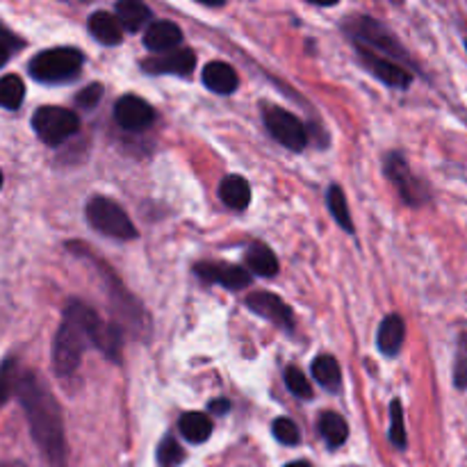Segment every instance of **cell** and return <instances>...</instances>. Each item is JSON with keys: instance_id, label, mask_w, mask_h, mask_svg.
<instances>
[{"instance_id": "6da1fadb", "label": "cell", "mask_w": 467, "mask_h": 467, "mask_svg": "<svg viewBox=\"0 0 467 467\" xmlns=\"http://www.w3.org/2000/svg\"><path fill=\"white\" fill-rule=\"evenodd\" d=\"M16 397L26 410L32 441L50 467H67V436H64L62 409L53 392L35 372H26L18 381Z\"/></svg>"}, {"instance_id": "7a4b0ae2", "label": "cell", "mask_w": 467, "mask_h": 467, "mask_svg": "<svg viewBox=\"0 0 467 467\" xmlns=\"http://www.w3.org/2000/svg\"><path fill=\"white\" fill-rule=\"evenodd\" d=\"M99 315L82 301L71 299L64 308L62 327L53 342V369L57 377H71L82 363L87 347L91 345V324Z\"/></svg>"}, {"instance_id": "3957f363", "label": "cell", "mask_w": 467, "mask_h": 467, "mask_svg": "<svg viewBox=\"0 0 467 467\" xmlns=\"http://www.w3.org/2000/svg\"><path fill=\"white\" fill-rule=\"evenodd\" d=\"M85 64V55L78 48H50L41 50L30 62V76L46 85H57L78 78Z\"/></svg>"}, {"instance_id": "277c9868", "label": "cell", "mask_w": 467, "mask_h": 467, "mask_svg": "<svg viewBox=\"0 0 467 467\" xmlns=\"http://www.w3.org/2000/svg\"><path fill=\"white\" fill-rule=\"evenodd\" d=\"M87 219L96 231L114 237V240H135L137 237V228L132 226L126 210L117 201L105 199V196H94L87 203Z\"/></svg>"}, {"instance_id": "5b68a950", "label": "cell", "mask_w": 467, "mask_h": 467, "mask_svg": "<svg viewBox=\"0 0 467 467\" xmlns=\"http://www.w3.org/2000/svg\"><path fill=\"white\" fill-rule=\"evenodd\" d=\"M32 128L36 137L48 146H59L80 130V117L73 109L57 108V105H44L32 117Z\"/></svg>"}, {"instance_id": "8992f818", "label": "cell", "mask_w": 467, "mask_h": 467, "mask_svg": "<svg viewBox=\"0 0 467 467\" xmlns=\"http://www.w3.org/2000/svg\"><path fill=\"white\" fill-rule=\"evenodd\" d=\"M265 126H267L269 135L276 141H281L285 149L290 150H304L308 144V132L306 126L295 117L292 112L283 108H267L263 112Z\"/></svg>"}, {"instance_id": "52a82bcc", "label": "cell", "mask_w": 467, "mask_h": 467, "mask_svg": "<svg viewBox=\"0 0 467 467\" xmlns=\"http://www.w3.org/2000/svg\"><path fill=\"white\" fill-rule=\"evenodd\" d=\"M386 176L390 178L392 185L397 187L400 196L409 205H420V203H424V201L429 199L427 187H424L422 182H420L418 178L413 176L409 162H406V158L401 153L388 155V158H386Z\"/></svg>"}, {"instance_id": "ba28073f", "label": "cell", "mask_w": 467, "mask_h": 467, "mask_svg": "<svg viewBox=\"0 0 467 467\" xmlns=\"http://www.w3.org/2000/svg\"><path fill=\"white\" fill-rule=\"evenodd\" d=\"M356 53H358L363 67L372 73L374 78H379L381 82H386L388 87H395V89H406L413 82V73L404 67V64L395 62V59L381 57L377 53H369V50L356 46Z\"/></svg>"}, {"instance_id": "9c48e42d", "label": "cell", "mask_w": 467, "mask_h": 467, "mask_svg": "<svg viewBox=\"0 0 467 467\" xmlns=\"http://www.w3.org/2000/svg\"><path fill=\"white\" fill-rule=\"evenodd\" d=\"M114 119H117V123L123 130L141 132L150 128V123L155 121V112L144 99L128 94L121 96L117 105H114Z\"/></svg>"}, {"instance_id": "30bf717a", "label": "cell", "mask_w": 467, "mask_h": 467, "mask_svg": "<svg viewBox=\"0 0 467 467\" xmlns=\"http://www.w3.org/2000/svg\"><path fill=\"white\" fill-rule=\"evenodd\" d=\"M246 306L254 310L260 317L269 319L272 324L281 327L283 331H292L295 328V315L292 308L281 299V296L272 295V292H254L246 296Z\"/></svg>"}, {"instance_id": "8fae6325", "label": "cell", "mask_w": 467, "mask_h": 467, "mask_svg": "<svg viewBox=\"0 0 467 467\" xmlns=\"http://www.w3.org/2000/svg\"><path fill=\"white\" fill-rule=\"evenodd\" d=\"M196 67V57H194V50L192 48H176L171 53H164V55H155V57H149L141 68L149 71L150 76H190Z\"/></svg>"}, {"instance_id": "7c38bea8", "label": "cell", "mask_w": 467, "mask_h": 467, "mask_svg": "<svg viewBox=\"0 0 467 467\" xmlns=\"http://www.w3.org/2000/svg\"><path fill=\"white\" fill-rule=\"evenodd\" d=\"M196 276L203 278L205 283H217V285L228 287V290H244L251 285V274L237 265L226 263H201L194 267Z\"/></svg>"}, {"instance_id": "4fadbf2b", "label": "cell", "mask_w": 467, "mask_h": 467, "mask_svg": "<svg viewBox=\"0 0 467 467\" xmlns=\"http://www.w3.org/2000/svg\"><path fill=\"white\" fill-rule=\"evenodd\" d=\"M91 347H96L105 358L121 363L123 331L114 327V324H108L100 317H96L94 324H91Z\"/></svg>"}, {"instance_id": "5bb4252c", "label": "cell", "mask_w": 467, "mask_h": 467, "mask_svg": "<svg viewBox=\"0 0 467 467\" xmlns=\"http://www.w3.org/2000/svg\"><path fill=\"white\" fill-rule=\"evenodd\" d=\"M182 44V30L171 21L150 23L144 35V46L150 53H171Z\"/></svg>"}, {"instance_id": "9a60e30c", "label": "cell", "mask_w": 467, "mask_h": 467, "mask_svg": "<svg viewBox=\"0 0 467 467\" xmlns=\"http://www.w3.org/2000/svg\"><path fill=\"white\" fill-rule=\"evenodd\" d=\"M406 337V327L404 319L400 315H388L386 319L379 327V336H377V347L383 356L392 358L401 351V345H404Z\"/></svg>"}, {"instance_id": "2e32d148", "label": "cell", "mask_w": 467, "mask_h": 467, "mask_svg": "<svg viewBox=\"0 0 467 467\" xmlns=\"http://www.w3.org/2000/svg\"><path fill=\"white\" fill-rule=\"evenodd\" d=\"M203 85L214 94H233L240 85L235 68L226 62H210L203 68Z\"/></svg>"}, {"instance_id": "e0dca14e", "label": "cell", "mask_w": 467, "mask_h": 467, "mask_svg": "<svg viewBox=\"0 0 467 467\" xmlns=\"http://www.w3.org/2000/svg\"><path fill=\"white\" fill-rule=\"evenodd\" d=\"M89 32L94 39L103 46H119L123 41V26L119 23L117 14L94 12L89 16Z\"/></svg>"}, {"instance_id": "ac0fdd59", "label": "cell", "mask_w": 467, "mask_h": 467, "mask_svg": "<svg viewBox=\"0 0 467 467\" xmlns=\"http://www.w3.org/2000/svg\"><path fill=\"white\" fill-rule=\"evenodd\" d=\"M219 199L233 210H244L251 203V187L246 178L226 176L219 185Z\"/></svg>"}, {"instance_id": "d6986e66", "label": "cell", "mask_w": 467, "mask_h": 467, "mask_svg": "<svg viewBox=\"0 0 467 467\" xmlns=\"http://www.w3.org/2000/svg\"><path fill=\"white\" fill-rule=\"evenodd\" d=\"M114 12H117V18L123 26V30L128 32H137L144 23L150 21V16H153L149 5L140 3V0H121V3H117Z\"/></svg>"}, {"instance_id": "ffe728a7", "label": "cell", "mask_w": 467, "mask_h": 467, "mask_svg": "<svg viewBox=\"0 0 467 467\" xmlns=\"http://www.w3.org/2000/svg\"><path fill=\"white\" fill-rule=\"evenodd\" d=\"M310 372H313L315 381H317L319 386H324L327 390H331V392H340L342 369L333 356H328V354L317 356V358L313 360V368H310Z\"/></svg>"}, {"instance_id": "44dd1931", "label": "cell", "mask_w": 467, "mask_h": 467, "mask_svg": "<svg viewBox=\"0 0 467 467\" xmlns=\"http://www.w3.org/2000/svg\"><path fill=\"white\" fill-rule=\"evenodd\" d=\"M246 265L254 274L258 276H276L278 274V258L274 255V251L265 244H254L249 251H246Z\"/></svg>"}, {"instance_id": "7402d4cb", "label": "cell", "mask_w": 467, "mask_h": 467, "mask_svg": "<svg viewBox=\"0 0 467 467\" xmlns=\"http://www.w3.org/2000/svg\"><path fill=\"white\" fill-rule=\"evenodd\" d=\"M178 427L190 442H205L213 436V420L203 413H185Z\"/></svg>"}, {"instance_id": "603a6c76", "label": "cell", "mask_w": 467, "mask_h": 467, "mask_svg": "<svg viewBox=\"0 0 467 467\" xmlns=\"http://www.w3.org/2000/svg\"><path fill=\"white\" fill-rule=\"evenodd\" d=\"M319 433H322V438L331 450H337L349 438V427H347V422L337 413H324L319 418Z\"/></svg>"}, {"instance_id": "cb8c5ba5", "label": "cell", "mask_w": 467, "mask_h": 467, "mask_svg": "<svg viewBox=\"0 0 467 467\" xmlns=\"http://www.w3.org/2000/svg\"><path fill=\"white\" fill-rule=\"evenodd\" d=\"M327 203H328V210H331L333 219L337 222V226L347 233H354V222H351L349 203H347L345 192H342L337 185H331L327 192Z\"/></svg>"}, {"instance_id": "d4e9b609", "label": "cell", "mask_w": 467, "mask_h": 467, "mask_svg": "<svg viewBox=\"0 0 467 467\" xmlns=\"http://www.w3.org/2000/svg\"><path fill=\"white\" fill-rule=\"evenodd\" d=\"M26 99V85L18 76L0 78V108L18 109Z\"/></svg>"}, {"instance_id": "484cf974", "label": "cell", "mask_w": 467, "mask_h": 467, "mask_svg": "<svg viewBox=\"0 0 467 467\" xmlns=\"http://www.w3.org/2000/svg\"><path fill=\"white\" fill-rule=\"evenodd\" d=\"M18 381H21V377H18L16 360L14 358L3 360V363H0V409H3V406L9 401V397L16 392Z\"/></svg>"}, {"instance_id": "4316f807", "label": "cell", "mask_w": 467, "mask_h": 467, "mask_svg": "<svg viewBox=\"0 0 467 467\" xmlns=\"http://www.w3.org/2000/svg\"><path fill=\"white\" fill-rule=\"evenodd\" d=\"M390 441L397 450L406 447V424H404V406L400 400H392L390 404Z\"/></svg>"}, {"instance_id": "83f0119b", "label": "cell", "mask_w": 467, "mask_h": 467, "mask_svg": "<svg viewBox=\"0 0 467 467\" xmlns=\"http://www.w3.org/2000/svg\"><path fill=\"white\" fill-rule=\"evenodd\" d=\"M285 386L292 395L301 397V400L313 397V388H310L308 377H306L299 368H295V365H290V368L285 369Z\"/></svg>"}, {"instance_id": "f1b7e54d", "label": "cell", "mask_w": 467, "mask_h": 467, "mask_svg": "<svg viewBox=\"0 0 467 467\" xmlns=\"http://www.w3.org/2000/svg\"><path fill=\"white\" fill-rule=\"evenodd\" d=\"M182 459H185V451H182V447L178 445L176 441H173L171 436H167L162 441V445H160L158 450V461L160 465L164 467H176L182 463Z\"/></svg>"}, {"instance_id": "f546056e", "label": "cell", "mask_w": 467, "mask_h": 467, "mask_svg": "<svg viewBox=\"0 0 467 467\" xmlns=\"http://www.w3.org/2000/svg\"><path fill=\"white\" fill-rule=\"evenodd\" d=\"M274 436H276V441L283 442V445H299L301 441L299 427H296L290 418H278L276 422H274Z\"/></svg>"}, {"instance_id": "4dcf8cb0", "label": "cell", "mask_w": 467, "mask_h": 467, "mask_svg": "<svg viewBox=\"0 0 467 467\" xmlns=\"http://www.w3.org/2000/svg\"><path fill=\"white\" fill-rule=\"evenodd\" d=\"M18 48H23V41L14 32H9L7 27L0 26V67H5L7 59L14 55V50Z\"/></svg>"}, {"instance_id": "1f68e13d", "label": "cell", "mask_w": 467, "mask_h": 467, "mask_svg": "<svg viewBox=\"0 0 467 467\" xmlns=\"http://www.w3.org/2000/svg\"><path fill=\"white\" fill-rule=\"evenodd\" d=\"M100 96H103V85H99V82H96V85L85 87V89L76 96V105L80 109H94L96 105H99Z\"/></svg>"}, {"instance_id": "d6a6232c", "label": "cell", "mask_w": 467, "mask_h": 467, "mask_svg": "<svg viewBox=\"0 0 467 467\" xmlns=\"http://www.w3.org/2000/svg\"><path fill=\"white\" fill-rule=\"evenodd\" d=\"M467 337L461 340V349H459V358H456V368H454V381L459 390H465L467 388Z\"/></svg>"}, {"instance_id": "836d02e7", "label": "cell", "mask_w": 467, "mask_h": 467, "mask_svg": "<svg viewBox=\"0 0 467 467\" xmlns=\"http://www.w3.org/2000/svg\"><path fill=\"white\" fill-rule=\"evenodd\" d=\"M228 410H231V401H228V400H214V401H210V413L226 415Z\"/></svg>"}, {"instance_id": "e575fe53", "label": "cell", "mask_w": 467, "mask_h": 467, "mask_svg": "<svg viewBox=\"0 0 467 467\" xmlns=\"http://www.w3.org/2000/svg\"><path fill=\"white\" fill-rule=\"evenodd\" d=\"M285 467H310V463H306V461H295V463H290Z\"/></svg>"}, {"instance_id": "d590c367", "label": "cell", "mask_w": 467, "mask_h": 467, "mask_svg": "<svg viewBox=\"0 0 467 467\" xmlns=\"http://www.w3.org/2000/svg\"><path fill=\"white\" fill-rule=\"evenodd\" d=\"M0 467H23L21 463H0Z\"/></svg>"}, {"instance_id": "8d00e7d4", "label": "cell", "mask_w": 467, "mask_h": 467, "mask_svg": "<svg viewBox=\"0 0 467 467\" xmlns=\"http://www.w3.org/2000/svg\"><path fill=\"white\" fill-rule=\"evenodd\" d=\"M0 187H3V171H0Z\"/></svg>"}, {"instance_id": "74e56055", "label": "cell", "mask_w": 467, "mask_h": 467, "mask_svg": "<svg viewBox=\"0 0 467 467\" xmlns=\"http://www.w3.org/2000/svg\"><path fill=\"white\" fill-rule=\"evenodd\" d=\"M465 48H467V39H465Z\"/></svg>"}]
</instances>
